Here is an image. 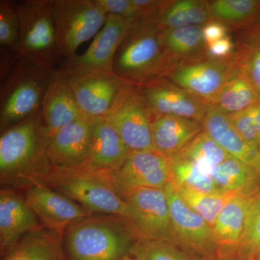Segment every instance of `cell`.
<instances>
[{
  "instance_id": "cell-1",
  "label": "cell",
  "mask_w": 260,
  "mask_h": 260,
  "mask_svg": "<svg viewBox=\"0 0 260 260\" xmlns=\"http://www.w3.org/2000/svg\"><path fill=\"white\" fill-rule=\"evenodd\" d=\"M50 140L42 108L18 124L2 132L1 184L8 187L27 188L40 182L52 167L47 155Z\"/></svg>"
},
{
  "instance_id": "cell-2",
  "label": "cell",
  "mask_w": 260,
  "mask_h": 260,
  "mask_svg": "<svg viewBox=\"0 0 260 260\" xmlns=\"http://www.w3.org/2000/svg\"><path fill=\"white\" fill-rule=\"evenodd\" d=\"M140 238L127 219L93 214L70 225L62 244L68 260H122Z\"/></svg>"
},
{
  "instance_id": "cell-3",
  "label": "cell",
  "mask_w": 260,
  "mask_h": 260,
  "mask_svg": "<svg viewBox=\"0 0 260 260\" xmlns=\"http://www.w3.org/2000/svg\"><path fill=\"white\" fill-rule=\"evenodd\" d=\"M151 14L133 24L114 58L113 71L131 85L162 76L169 64L162 46V31Z\"/></svg>"
},
{
  "instance_id": "cell-4",
  "label": "cell",
  "mask_w": 260,
  "mask_h": 260,
  "mask_svg": "<svg viewBox=\"0 0 260 260\" xmlns=\"http://www.w3.org/2000/svg\"><path fill=\"white\" fill-rule=\"evenodd\" d=\"M54 70L41 69L18 59L1 74L0 129L23 121L42 107Z\"/></svg>"
},
{
  "instance_id": "cell-5",
  "label": "cell",
  "mask_w": 260,
  "mask_h": 260,
  "mask_svg": "<svg viewBox=\"0 0 260 260\" xmlns=\"http://www.w3.org/2000/svg\"><path fill=\"white\" fill-rule=\"evenodd\" d=\"M40 182L74 200L91 213L117 215L129 220L125 200L113 190L99 171L52 167Z\"/></svg>"
},
{
  "instance_id": "cell-6",
  "label": "cell",
  "mask_w": 260,
  "mask_h": 260,
  "mask_svg": "<svg viewBox=\"0 0 260 260\" xmlns=\"http://www.w3.org/2000/svg\"><path fill=\"white\" fill-rule=\"evenodd\" d=\"M20 21L17 54L29 64L55 70L61 59L51 13V0H26L15 3Z\"/></svg>"
},
{
  "instance_id": "cell-7",
  "label": "cell",
  "mask_w": 260,
  "mask_h": 260,
  "mask_svg": "<svg viewBox=\"0 0 260 260\" xmlns=\"http://www.w3.org/2000/svg\"><path fill=\"white\" fill-rule=\"evenodd\" d=\"M58 51L61 57L76 55L78 48L95 37L107 14L95 0H51Z\"/></svg>"
},
{
  "instance_id": "cell-8",
  "label": "cell",
  "mask_w": 260,
  "mask_h": 260,
  "mask_svg": "<svg viewBox=\"0 0 260 260\" xmlns=\"http://www.w3.org/2000/svg\"><path fill=\"white\" fill-rule=\"evenodd\" d=\"M135 22L117 15H107L104 26L93 38L88 49L80 55L64 59L56 71L67 79L90 73L114 72L116 51Z\"/></svg>"
},
{
  "instance_id": "cell-9",
  "label": "cell",
  "mask_w": 260,
  "mask_h": 260,
  "mask_svg": "<svg viewBox=\"0 0 260 260\" xmlns=\"http://www.w3.org/2000/svg\"><path fill=\"white\" fill-rule=\"evenodd\" d=\"M234 66L233 56L218 59L205 56L170 65L162 77L203 102L213 104Z\"/></svg>"
},
{
  "instance_id": "cell-10",
  "label": "cell",
  "mask_w": 260,
  "mask_h": 260,
  "mask_svg": "<svg viewBox=\"0 0 260 260\" xmlns=\"http://www.w3.org/2000/svg\"><path fill=\"white\" fill-rule=\"evenodd\" d=\"M107 116L132 151H155L152 138L154 114L135 85L126 84Z\"/></svg>"
},
{
  "instance_id": "cell-11",
  "label": "cell",
  "mask_w": 260,
  "mask_h": 260,
  "mask_svg": "<svg viewBox=\"0 0 260 260\" xmlns=\"http://www.w3.org/2000/svg\"><path fill=\"white\" fill-rule=\"evenodd\" d=\"M99 172L122 199L142 188L164 189L172 179L169 158L149 150L132 151L117 170Z\"/></svg>"
},
{
  "instance_id": "cell-12",
  "label": "cell",
  "mask_w": 260,
  "mask_h": 260,
  "mask_svg": "<svg viewBox=\"0 0 260 260\" xmlns=\"http://www.w3.org/2000/svg\"><path fill=\"white\" fill-rule=\"evenodd\" d=\"M164 191L178 246L194 260L218 259V248L211 225L183 201L172 181Z\"/></svg>"
},
{
  "instance_id": "cell-13",
  "label": "cell",
  "mask_w": 260,
  "mask_h": 260,
  "mask_svg": "<svg viewBox=\"0 0 260 260\" xmlns=\"http://www.w3.org/2000/svg\"><path fill=\"white\" fill-rule=\"evenodd\" d=\"M124 200L129 210V223L140 237L178 246L164 189L142 188L132 191Z\"/></svg>"
},
{
  "instance_id": "cell-14",
  "label": "cell",
  "mask_w": 260,
  "mask_h": 260,
  "mask_svg": "<svg viewBox=\"0 0 260 260\" xmlns=\"http://www.w3.org/2000/svg\"><path fill=\"white\" fill-rule=\"evenodd\" d=\"M25 199L44 229L62 235L72 224L93 215L74 200L42 182L28 186Z\"/></svg>"
},
{
  "instance_id": "cell-15",
  "label": "cell",
  "mask_w": 260,
  "mask_h": 260,
  "mask_svg": "<svg viewBox=\"0 0 260 260\" xmlns=\"http://www.w3.org/2000/svg\"><path fill=\"white\" fill-rule=\"evenodd\" d=\"M135 86L145 98L154 116H180L203 124L209 104L193 96L165 77H157Z\"/></svg>"
},
{
  "instance_id": "cell-16",
  "label": "cell",
  "mask_w": 260,
  "mask_h": 260,
  "mask_svg": "<svg viewBox=\"0 0 260 260\" xmlns=\"http://www.w3.org/2000/svg\"><path fill=\"white\" fill-rule=\"evenodd\" d=\"M68 81L82 113L93 118L107 116L128 84L114 72L79 75Z\"/></svg>"
},
{
  "instance_id": "cell-17",
  "label": "cell",
  "mask_w": 260,
  "mask_h": 260,
  "mask_svg": "<svg viewBox=\"0 0 260 260\" xmlns=\"http://www.w3.org/2000/svg\"><path fill=\"white\" fill-rule=\"evenodd\" d=\"M94 119L83 115L56 132L47 150L51 167H85L90 155Z\"/></svg>"
},
{
  "instance_id": "cell-18",
  "label": "cell",
  "mask_w": 260,
  "mask_h": 260,
  "mask_svg": "<svg viewBox=\"0 0 260 260\" xmlns=\"http://www.w3.org/2000/svg\"><path fill=\"white\" fill-rule=\"evenodd\" d=\"M44 228L25 198L11 188L0 191V244L3 254L26 234Z\"/></svg>"
},
{
  "instance_id": "cell-19",
  "label": "cell",
  "mask_w": 260,
  "mask_h": 260,
  "mask_svg": "<svg viewBox=\"0 0 260 260\" xmlns=\"http://www.w3.org/2000/svg\"><path fill=\"white\" fill-rule=\"evenodd\" d=\"M131 152L107 116L94 119L90 155L85 168L117 170L124 165Z\"/></svg>"
},
{
  "instance_id": "cell-20",
  "label": "cell",
  "mask_w": 260,
  "mask_h": 260,
  "mask_svg": "<svg viewBox=\"0 0 260 260\" xmlns=\"http://www.w3.org/2000/svg\"><path fill=\"white\" fill-rule=\"evenodd\" d=\"M204 131L231 157L255 169L260 174V153L238 133L229 114L213 104L208 105L203 121Z\"/></svg>"
},
{
  "instance_id": "cell-21",
  "label": "cell",
  "mask_w": 260,
  "mask_h": 260,
  "mask_svg": "<svg viewBox=\"0 0 260 260\" xmlns=\"http://www.w3.org/2000/svg\"><path fill=\"white\" fill-rule=\"evenodd\" d=\"M251 198L232 195L217 217L212 229L218 248V259L237 257Z\"/></svg>"
},
{
  "instance_id": "cell-22",
  "label": "cell",
  "mask_w": 260,
  "mask_h": 260,
  "mask_svg": "<svg viewBox=\"0 0 260 260\" xmlns=\"http://www.w3.org/2000/svg\"><path fill=\"white\" fill-rule=\"evenodd\" d=\"M204 130L200 121L173 115L154 116L152 138L154 150L172 158L181 153Z\"/></svg>"
},
{
  "instance_id": "cell-23",
  "label": "cell",
  "mask_w": 260,
  "mask_h": 260,
  "mask_svg": "<svg viewBox=\"0 0 260 260\" xmlns=\"http://www.w3.org/2000/svg\"><path fill=\"white\" fill-rule=\"evenodd\" d=\"M41 108L51 138L61 127L84 115L68 79L56 70L43 97Z\"/></svg>"
},
{
  "instance_id": "cell-24",
  "label": "cell",
  "mask_w": 260,
  "mask_h": 260,
  "mask_svg": "<svg viewBox=\"0 0 260 260\" xmlns=\"http://www.w3.org/2000/svg\"><path fill=\"white\" fill-rule=\"evenodd\" d=\"M3 254V260H68L62 234L44 228L26 234Z\"/></svg>"
},
{
  "instance_id": "cell-25",
  "label": "cell",
  "mask_w": 260,
  "mask_h": 260,
  "mask_svg": "<svg viewBox=\"0 0 260 260\" xmlns=\"http://www.w3.org/2000/svg\"><path fill=\"white\" fill-rule=\"evenodd\" d=\"M211 177L223 194L253 197L260 190L259 173L232 157L215 167Z\"/></svg>"
},
{
  "instance_id": "cell-26",
  "label": "cell",
  "mask_w": 260,
  "mask_h": 260,
  "mask_svg": "<svg viewBox=\"0 0 260 260\" xmlns=\"http://www.w3.org/2000/svg\"><path fill=\"white\" fill-rule=\"evenodd\" d=\"M151 15L162 31L186 25H205L211 21L208 1L205 0L164 1Z\"/></svg>"
},
{
  "instance_id": "cell-27",
  "label": "cell",
  "mask_w": 260,
  "mask_h": 260,
  "mask_svg": "<svg viewBox=\"0 0 260 260\" xmlns=\"http://www.w3.org/2000/svg\"><path fill=\"white\" fill-rule=\"evenodd\" d=\"M203 26L186 25L162 30V46L169 62L167 68L180 61L208 56Z\"/></svg>"
},
{
  "instance_id": "cell-28",
  "label": "cell",
  "mask_w": 260,
  "mask_h": 260,
  "mask_svg": "<svg viewBox=\"0 0 260 260\" xmlns=\"http://www.w3.org/2000/svg\"><path fill=\"white\" fill-rule=\"evenodd\" d=\"M259 100V93L235 64L213 105L232 114L245 110Z\"/></svg>"
},
{
  "instance_id": "cell-29",
  "label": "cell",
  "mask_w": 260,
  "mask_h": 260,
  "mask_svg": "<svg viewBox=\"0 0 260 260\" xmlns=\"http://www.w3.org/2000/svg\"><path fill=\"white\" fill-rule=\"evenodd\" d=\"M210 20L228 28L249 26L260 10V0H213L208 1Z\"/></svg>"
},
{
  "instance_id": "cell-30",
  "label": "cell",
  "mask_w": 260,
  "mask_h": 260,
  "mask_svg": "<svg viewBox=\"0 0 260 260\" xmlns=\"http://www.w3.org/2000/svg\"><path fill=\"white\" fill-rule=\"evenodd\" d=\"M238 36L234 63L260 95V35L245 27Z\"/></svg>"
},
{
  "instance_id": "cell-31",
  "label": "cell",
  "mask_w": 260,
  "mask_h": 260,
  "mask_svg": "<svg viewBox=\"0 0 260 260\" xmlns=\"http://www.w3.org/2000/svg\"><path fill=\"white\" fill-rule=\"evenodd\" d=\"M172 166V181L176 185L215 195L223 194L214 182L211 174L188 159L174 156L169 158Z\"/></svg>"
},
{
  "instance_id": "cell-32",
  "label": "cell",
  "mask_w": 260,
  "mask_h": 260,
  "mask_svg": "<svg viewBox=\"0 0 260 260\" xmlns=\"http://www.w3.org/2000/svg\"><path fill=\"white\" fill-rule=\"evenodd\" d=\"M175 156L194 162L210 174L215 167L231 157L204 130Z\"/></svg>"
},
{
  "instance_id": "cell-33",
  "label": "cell",
  "mask_w": 260,
  "mask_h": 260,
  "mask_svg": "<svg viewBox=\"0 0 260 260\" xmlns=\"http://www.w3.org/2000/svg\"><path fill=\"white\" fill-rule=\"evenodd\" d=\"M260 251V190L251 198L246 212L237 260H256Z\"/></svg>"
},
{
  "instance_id": "cell-34",
  "label": "cell",
  "mask_w": 260,
  "mask_h": 260,
  "mask_svg": "<svg viewBox=\"0 0 260 260\" xmlns=\"http://www.w3.org/2000/svg\"><path fill=\"white\" fill-rule=\"evenodd\" d=\"M174 184V183H173ZM178 194L191 210L201 215L213 226L224 205L232 195H215L194 190L185 186L176 185Z\"/></svg>"
},
{
  "instance_id": "cell-35",
  "label": "cell",
  "mask_w": 260,
  "mask_h": 260,
  "mask_svg": "<svg viewBox=\"0 0 260 260\" xmlns=\"http://www.w3.org/2000/svg\"><path fill=\"white\" fill-rule=\"evenodd\" d=\"M129 255L137 260H194L173 243L145 238L135 243Z\"/></svg>"
},
{
  "instance_id": "cell-36",
  "label": "cell",
  "mask_w": 260,
  "mask_h": 260,
  "mask_svg": "<svg viewBox=\"0 0 260 260\" xmlns=\"http://www.w3.org/2000/svg\"><path fill=\"white\" fill-rule=\"evenodd\" d=\"M20 21L16 5L8 0L0 1L1 49L17 53L20 39Z\"/></svg>"
},
{
  "instance_id": "cell-37",
  "label": "cell",
  "mask_w": 260,
  "mask_h": 260,
  "mask_svg": "<svg viewBox=\"0 0 260 260\" xmlns=\"http://www.w3.org/2000/svg\"><path fill=\"white\" fill-rule=\"evenodd\" d=\"M252 106L242 112L229 114V116L233 126L243 139L253 148L259 150L260 137L254 124Z\"/></svg>"
},
{
  "instance_id": "cell-38",
  "label": "cell",
  "mask_w": 260,
  "mask_h": 260,
  "mask_svg": "<svg viewBox=\"0 0 260 260\" xmlns=\"http://www.w3.org/2000/svg\"><path fill=\"white\" fill-rule=\"evenodd\" d=\"M107 15H114L135 22L145 17L135 0H95Z\"/></svg>"
},
{
  "instance_id": "cell-39",
  "label": "cell",
  "mask_w": 260,
  "mask_h": 260,
  "mask_svg": "<svg viewBox=\"0 0 260 260\" xmlns=\"http://www.w3.org/2000/svg\"><path fill=\"white\" fill-rule=\"evenodd\" d=\"M236 44L229 36L207 47V55L213 59H228L235 52Z\"/></svg>"
},
{
  "instance_id": "cell-40",
  "label": "cell",
  "mask_w": 260,
  "mask_h": 260,
  "mask_svg": "<svg viewBox=\"0 0 260 260\" xmlns=\"http://www.w3.org/2000/svg\"><path fill=\"white\" fill-rule=\"evenodd\" d=\"M229 29L223 24L210 21L203 26V37L207 47L227 37Z\"/></svg>"
},
{
  "instance_id": "cell-41",
  "label": "cell",
  "mask_w": 260,
  "mask_h": 260,
  "mask_svg": "<svg viewBox=\"0 0 260 260\" xmlns=\"http://www.w3.org/2000/svg\"><path fill=\"white\" fill-rule=\"evenodd\" d=\"M247 27H249L260 35V10L251 25Z\"/></svg>"
},
{
  "instance_id": "cell-42",
  "label": "cell",
  "mask_w": 260,
  "mask_h": 260,
  "mask_svg": "<svg viewBox=\"0 0 260 260\" xmlns=\"http://www.w3.org/2000/svg\"><path fill=\"white\" fill-rule=\"evenodd\" d=\"M122 260H137L136 259H135L134 257H133V256L129 255H126L125 257Z\"/></svg>"
},
{
  "instance_id": "cell-43",
  "label": "cell",
  "mask_w": 260,
  "mask_h": 260,
  "mask_svg": "<svg viewBox=\"0 0 260 260\" xmlns=\"http://www.w3.org/2000/svg\"><path fill=\"white\" fill-rule=\"evenodd\" d=\"M216 260H235L234 258H220V259H218Z\"/></svg>"
},
{
  "instance_id": "cell-44",
  "label": "cell",
  "mask_w": 260,
  "mask_h": 260,
  "mask_svg": "<svg viewBox=\"0 0 260 260\" xmlns=\"http://www.w3.org/2000/svg\"><path fill=\"white\" fill-rule=\"evenodd\" d=\"M256 260H260V251H259V254H258L257 256H256Z\"/></svg>"
},
{
  "instance_id": "cell-45",
  "label": "cell",
  "mask_w": 260,
  "mask_h": 260,
  "mask_svg": "<svg viewBox=\"0 0 260 260\" xmlns=\"http://www.w3.org/2000/svg\"><path fill=\"white\" fill-rule=\"evenodd\" d=\"M259 153H260V146H259Z\"/></svg>"
}]
</instances>
